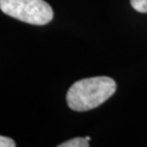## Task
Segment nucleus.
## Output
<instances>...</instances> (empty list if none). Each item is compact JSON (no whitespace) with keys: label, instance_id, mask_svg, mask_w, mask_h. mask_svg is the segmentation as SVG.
<instances>
[{"label":"nucleus","instance_id":"1","mask_svg":"<svg viewBox=\"0 0 147 147\" xmlns=\"http://www.w3.org/2000/svg\"><path fill=\"white\" fill-rule=\"evenodd\" d=\"M115 80L108 76H95L76 81L68 90L67 104L74 111L97 108L116 93Z\"/></svg>","mask_w":147,"mask_h":147},{"label":"nucleus","instance_id":"2","mask_svg":"<svg viewBox=\"0 0 147 147\" xmlns=\"http://www.w3.org/2000/svg\"><path fill=\"white\" fill-rule=\"evenodd\" d=\"M7 16L33 25H45L53 20V8L44 0H0Z\"/></svg>","mask_w":147,"mask_h":147},{"label":"nucleus","instance_id":"3","mask_svg":"<svg viewBox=\"0 0 147 147\" xmlns=\"http://www.w3.org/2000/svg\"><path fill=\"white\" fill-rule=\"evenodd\" d=\"M89 141L86 137H75L70 141L62 143L58 145L59 147H88Z\"/></svg>","mask_w":147,"mask_h":147},{"label":"nucleus","instance_id":"4","mask_svg":"<svg viewBox=\"0 0 147 147\" xmlns=\"http://www.w3.org/2000/svg\"><path fill=\"white\" fill-rule=\"evenodd\" d=\"M132 8L137 12L147 13V0H130Z\"/></svg>","mask_w":147,"mask_h":147},{"label":"nucleus","instance_id":"5","mask_svg":"<svg viewBox=\"0 0 147 147\" xmlns=\"http://www.w3.org/2000/svg\"><path fill=\"white\" fill-rule=\"evenodd\" d=\"M16 142L10 137L0 135V147H16Z\"/></svg>","mask_w":147,"mask_h":147}]
</instances>
